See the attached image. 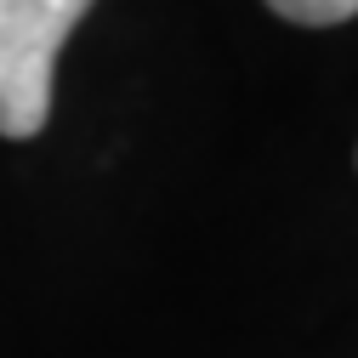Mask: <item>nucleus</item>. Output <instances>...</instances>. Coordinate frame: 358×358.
Returning <instances> with one entry per match:
<instances>
[{
  "label": "nucleus",
  "instance_id": "f257e3e1",
  "mask_svg": "<svg viewBox=\"0 0 358 358\" xmlns=\"http://www.w3.org/2000/svg\"><path fill=\"white\" fill-rule=\"evenodd\" d=\"M92 0H0V137H34L52 120L57 52Z\"/></svg>",
  "mask_w": 358,
  "mask_h": 358
},
{
  "label": "nucleus",
  "instance_id": "f03ea898",
  "mask_svg": "<svg viewBox=\"0 0 358 358\" xmlns=\"http://www.w3.org/2000/svg\"><path fill=\"white\" fill-rule=\"evenodd\" d=\"M279 17L290 23H307V29H324V23H347L358 12V0H267Z\"/></svg>",
  "mask_w": 358,
  "mask_h": 358
}]
</instances>
